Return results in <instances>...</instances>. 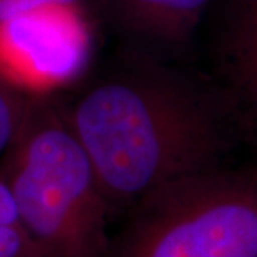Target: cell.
Here are the masks:
<instances>
[{
  "mask_svg": "<svg viewBox=\"0 0 257 257\" xmlns=\"http://www.w3.org/2000/svg\"><path fill=\"white\" fill-rule=\"evenodd\" d=\"M62 110L92 160L111 217L166 184L221 166L237 132L220 90L143 52Z\"/></svg>",
  "mask_w": 257,
  "mask_h": 257,
  "instance_id": "1",
  "label": "cell"
},
{
  "mask_svg": "<svg viewBox=\"0 0 257 257\" xmlns=\"http://www.w3.org/2000/svg\"><path fill=\"white\" fill-rule=\"evenodd\" d=\"M0 179L47 256L107 257L110 209L90 157L52 94L30 96L0 155Z\"/></svg>",
  "mask_w": 257,
  "mask_h": 257,
  "instance_id": "2",
  "label": "cell"
},
{
  "mask_svg": "<svg viewBox=\"0 0 257 257\" xmlns=\"http://www.w3.org/2000/svg\"><path fill=\"white\" fill-rule=\"evenodd\" d=\"M107 257H257V166H217L146 196Z\"/></svg>",
  "mask_w": 257,
  "mask_h": 257,
  "instance_id": "3",
  "label": "cell"
},
{
  "mask_svg": "<svg viewBox=\"0 0 257 257\" xmlns=\"http://www.w3.org/2000/svg\"><path fill=\"white\" fill-rule=\"evenodd\" d=\"M90 23L63 10H40L0 23V79L23 94H50L84 60Z\"/></svg>",
  "mask_w": 257,
  "mask_h": 257,
  "instance_id": "4",
  "label": "cell"
},
{
  "mask_svg": "<svg viewBox=\"0 0 257 257\" xmlns=\"http://www.w3.org/2000/svg\"><path fill=\"white\" fill-rule=\"evenodd\" d=\"M220 66V92L237 133L257 146V0H229Z\"/></svg>",
  "mask_w": 257,
  "mask_h": 257,
  "instance_id": "5",
  "label": "cell"
},
{
  "mask_svg": "<svg viewBox=\"0 0 257 257\" xmlns=\"http://www.w3.org/2000/svg\"><path fill=\"white\" fill-rule=\"evenodd\" d=\"M213 0H103V18L146 47L186 46Z\"/></svg>",
  "mask_w": 257,
  "mask_h": 257,
  "instance_id": "6",
  "label": "cell"
},
{
  "mask_svg": "<svg viewBox=\"0 0 257 257\" xmlns=\"http://www.w3.org/2000/svg\"><path fill=\"white\" fill-rule=\"evenodd\" d=\"M0 257H49L20 220L8 184L0 179Z\"/></svg>",
  "mask_w": 257,
  "mask_h": 257,
  "instance_id": "7",
  "label": "cell"
},
{
  "mask_svg": "<svg viewBox=\"0 0 257 257\" xmlns=\"http://www.w3.org/2000/svg\"><path fill=\"white\" fill-rule=\"evenodd\" d=\"M40 10H63L90 20L103 18V0H0V23Z\"/></svg>",
  "mask_w": 257,
  "mask_h": 257,
  "instance_id": "8",
  "label": "cell"
},
{
  "mask_svg": "<svg viewBox=\"0 0 257 257\" xmlns=\"http://www.w3.org/2000/svg\"><path fill=\"white\" fill-rule=\"evenodd\" d=\"M30 96L15 90L0 79V155L15 138L28 109Z\"/></svg>",
  "mask_w": 257,
  "mask_h": 257,
  "instance_id": "9",
  "label": "cell"
}]
</instances>
